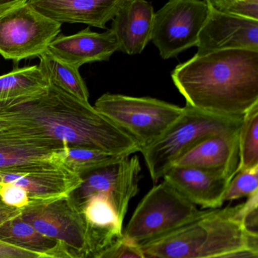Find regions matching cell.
<instances>
[{
	"instance_id": "obj_12",
	"label": "cell",
	"mask_w": 258,
	"mask_h": 258,
	"mask_svg": "<svg viewBox=\"0 0 258 258\" xmlns=\"http://www.w3.org/2000/svg\"><path fill=\"white\" fill-rule=\"evenodd\" d=\"M196 47L198 54L224 49L258 51V20L209 7Z\"/></svg>"
},
{
	"instance_id": "obj_1",
	"label": "cell",
	"mask_w": 258,
	"mask_h": 258,
	"mask_svg": "<svg viewBox=\"0 0 258 258\" xmlns=\"http://www.w3.org/2000/svg\"><path fill=\"white\" fill-rule=\"evenodd\" d=\"M0 119L17 132L65 146L130 156L139 144L95 107L50 84L31 96L0 103Z\"/></svg>"
},
{
	"instance_id": "obj_29",
	"label": "cell",
	"mask_w": 258,
	"mask_h": 258,
	"mask_svg": "<svg viewBox=\"0 0 258 258\" xmlns=\"http://www.w3.org/2000/svg\"><path fill=\"white\" fill-rule=\"evenodd\" d=\"M21 209H15L7 206L0 198V225L12 218L21 215Z\"/></svg>"
},
{
	"instance_id": "obj_7",
	"label": "cell",
	"mask_w": 258,
	"mask_h": 258,
	"mask_svg": "<svg viewBox=\"0 0 258 258\" xmlns=\"http://www.w3.org/2000/svg\"><path fill=\"white\" fill-rule=\"evenodd\" d=\"M62 24L27 3L0 12V55L18 62L39 57L60 33Z\"/></svg>"
},
{
	"instance_id": "obj_9",
	"label": "cell",
	"mask_w": 258,
	"mask_h": 258,
	"mask_svg": "<svg viewBox=\"0 0 258 258\" xmlns=\"http://www.w3.org/2000/svg\"><path fill=\"white\" fill-rule=\"evenodd\" d=\"M209 13V5L202 0H169L154 13L151 41L162 58L197 46Z\"/></svg>"
},
{
	"instance_id": "obj_4",
	"label": "cell",
	"mask_w": 258,
	"mask_h": 258,
	"mask_svg": "<svg viewBox=\"0 0 258 258\" xmlns=\"http://www.w3.org/2000/svg\"><path fill=\"white\" fill-rule=\"evenodd\" d=\"M242 118L221 116L186 104L162 136L140 151L153 181H159L182 156L206 138L239 130Z\"/></svg>"
},
{
	"instance_id": "obj_6",
	"label": "cell",
	"mask_w": 258,
	"mask_h": 258,
	"mask_svg": "<svg viewBox=\"0 0 258 258\" xmlns=\"http://www.w3.org/2000/svg\"><path fill=\"white\" fill-rule=\"evenodd\" d=\"M199 212L195 205L164 180L141 200L123 231V239L142 245L168 234Z\"/></svg>"
},
{
	"instance_id": "obj_20",
	"label": "cell",
	"mask_w": 258,
	"mask_h": 258,
	"mask_svg": "<svg viewBox=\"0 0 258 258\" xmlns=\"http://www.w3.org/2000/svg\"><path fill=\"white\" fill-rule=\"evenodd\" d=\"M0 240L18 248L45 255L64 257L77 254L63 244L41 234L24 221L21 215L0 225Z\"/></svg>"
},
{
	"instance_id": "obj_33",
	"label": "cell",
	"mask_w": 258,
	"mask_h": 258,
	"mask_svg": "<svg viewBox=\"0 0 258 258\" xmlns=\"http://www.w3.org/2000/svg\"><path fill=\"white\" fill-rule=\"evenodd\" d=\"M39 258H83L80 257V256L74 255V254H72V255H68V256H64V257H56V256H50V255H43L41 256Z\"/></svg>"
},
{
	"instance_id": "obj_19",
	"label": "cell",
	"mask_w": 258,
	"mask_h": 258,
	"mask_svg": "<svg viewBox=\"0 0 258 258\" xmlns=\"http://www.w3.org/2000/svg\"><path fill=\"white\" fill-rule=\"evenodd\" d=\"M86 222L91 255L112 245L122 236L123 222L109 200L89 199L81 209Z\"/></svg>"
},
{
	"instance_id": "obj_3",
	"label": "cell",
	"mask_w": 258,
	"mask_h": 258,
	"mask_svg": "<svg viewBox=\"0 0 258 258\" xmlns=\"http://www.w3.org/2000/svg\"><path fill=\"white\" fill-rule=\"evenodd\" d=\"M239 209V205L200 211L193 219L139 248L148 258H215L258 249V236L245 228Z\"/></svg>"
},
{
	"instance_id": "obj_35",
	"label": "cell",
	"mask_w": 258,
	"mask_h": 258,
	"mask_svg": "<svg viewBox=\"0 0 258 258\" xmlns=\"http://www.w3.org/2000/svg\"><path fill=\"white\" fill-rule=\"evenodd\" d=\"M142 258H148V257H142Z\"/></svg>"
},
{
	"instance_id": "obj_17",
	"label": "cell",
	"mask_w": 258,
	"mask_h": 258,
	"mask_svg": "<svg viewBox=\"0 0 258 258\" xmlns=\"http://www.w3.org/2000/svg\"><path fill=\"white\" fill-rule=\"evenodd\" d=\"M154 8L146 0H126L112 19V31L119 51L139 54L152 37Z\"/></svg>"
},
{
	"instance_id": "obj_22",
	"label": "cell",
	"mask_w": 258,
	"mask_h": 258,
	"mask_svg": "<svg viewBox=\"0 0 258 258\" xmlns=\"http://www.w3.org/2000/svg\"><path fill=\"white\" fill-rule=\"evenodd\" d=\"M38 66L42 70L50 84L62 89L84 102H89V92L79 72V68L65 63L48 51L39 57Z\"/></svg>"
},
{
	"instance_id": "obj_30",
	"label": "cell",
	"mask_w": 258,
	"mask_h": 258,
	"mask_svg": "<svg viewBox=\"0 0 258 258\" xmlns=\"http://www.w3.org/2000/svg\"><path fill=\"white\" fill-rule=\"evenodd\" d=\"M209 5V7L213 8L216 10L223 12H230L233 5L236 3V0H204Z\"/></svg>"
},
{
	"instance_id": "obj_5",
	"label": "cell",
	"mask_w": 258,
	"mask_h": 258,
	"mask_svg": "<svg viewBox=\"0 0 258 258\" xmlns=\"http://www.w3.org/2000/svg\"><path fill=\"white\" fill-rule=\"evenodd\" d=\"M94 107L131 136L141 150L159 140L183 110L156 98L109 93L100 97Z\"/></svg>"
},
{
	"instance_id": "obj_14",
	"label": "cell",
	"mask_w": 258,
	"mask_h": 258,
	"mask_svg": "<svg viewBox=\"0 0 258 258\" xmlns=\"http://www.w3.org/2000/svg\"><path fill=\"white\" fill-rule=\"evenodd\" d=\"M239 129L206 138L174 165L198 168L233 179L239 162Z\"/></svg>"
},
{
	"instance_id": "obj_11",
	"label": "cell",
	"mask_w": 258,
	"mask_h": 258,
	"mask_svg": "<svg viewBox=\"0 0 258 258\" xmlns=\"http://www.w3.org/2000/svg\"><path fill=\"white\" fill-rule=\"evenodd\" d=\"M81 182V177L70 171L59 159L38 161L0 170V184L20 186L33 201L67 197Z\"/></svg>"
},
{
	"instance_id": "obj_8",
	"label": "cell",
	"mask_w": 258,
	"mask_h": 258,
	"mask_svg": "<svg viewBox=\"0 0 258 258\" xmlns=\"http://www.w3.org/2000/svg\"><path fill=\"white\" fill-rule=\"evenodd\" d=\"M21 216L35 230L78 254L91 255L86 222L69 196L48 200H30Z\"/></svg>"
},
{
	"instance_id": "obj_23",
	"label": "cell",
	"mask_w": 258,
	"mask_h": 258,
	"mask_svg": "<svg viewBox=\"0 0 258 258\" xmlns=\"http://www.w3.org/2000/svg\"><path fill=\"white\" fill-rule=\"evenodd\" d=\"M125 157L98 149L70 146L64 147L59 154L60 162L80 177Z\"/></svg>"
},
{
	"instance_id": "obj_32",
	"label": "cell",
	"mask_w": 258,
	"mask_h": 258,
	"mask_svg": "<svg viewBox=\"0 0 258 258\" xmlns=\"http://www.w3.org/2000/svg\"><path fill=\"white\" fill-rule=\"evenodd\" d=\"M28 0H0V12L12 6L27 3Z\"/></svg>"
},
{
	"instance_id": "obj_26",
	"label": "cell",
	"mask_w": 258,
	"mask_h": 258,
	"mask_svg": "<svg viewBox=\"0 0 258 258\" xmlns=\"http://www.w3.org/2000/svg\"><path fill=\"white\" fill-rule=\"evenodd\" d=\"M145 257L139 245L127 242L121 236L118 240L94 254L93 258H142Z\"/></svg>"
},
{
	"instance_id": "obj_34",
	"label": "cell",
	"mask_w": 258,
	"mask_h": 258,
	"mask_svg": "<svg viewBox=\"0 0 258 258\" xmlns=\"http://www.w3.org/2000/svg\"><path fill=\"white\" fill-rule=\"evenodd\" d=\"M9 128V124H8L6 121L3 120V119H0V132H1V131L5 130V129H8Z\"/></svg>"
},
{
	"instance_id": "obj_28",
	"label": "cell",
	"mask_w": 258,
	"mask_h": 258,
	"mask_svg": "<svg viewBox=\"0 0 258 258\" xmlns=\"http://www.w3.org/2000/svg\"><path fill=\"white\" fill-rule=\"evenodd\" d=\"M45 254L32 252L0 240V258H39Z\"/></svg>"
},
{
	"instance_id": "obj_16",
	"label": "cell",
	"mask_w": 258,
	"mask_h": 258,
	"mask_svg": "<svg viewBox=\"0 0 258 258\" xmlns=\"http://www.w3.org/2000/svg\"><path fill=\"white\" fill-rule=\"evenodd\" d=\"M126 0H28L37 12L64 24H83L106 29V24Z\"/></svg>"
},
{
	"instance_id": "obj_15",
	"label": "cell",
	"mask_w": 258,
	"mask_h": 258,
	"mask_svg": "<svg viewBox=\"0 0 258 258\" xmlns=\"http://www.w3.org/2000/svg\"><path fill=\"white\" fill-rule=\"evenodd\" d=\"M164 180L192 204L204 209L223 206L227 186L232 179L191 167H171Z\"/></svg>"
},
{
	"instance_id": "obj_21",
	"label": "cell",
	"mask_w": 258,
	"mask_h": 258,
	"mask_svg": "<svg viewBox=\"0 0 258 258\" xmlns=\"http://www.w3.org/2000/svg\"><path fill=\"white\" fill-rule=\"evenodd\" d=\"M49 85L48 78L38 65L17 68L0 76V103L31 96Z\"/></svg>"
},
{
	"instance_id": "obj_13",
	"label": "cell",
	"mask_w": 258,
	"mask_h": 258,
	"mask_svg": "<svg viewBox=\"0 0 258 258\" xmlns=\"http://www.w3.org/2000/svg\"><path fill=\"white\" fill-rule=\"evenodd\" d=\"M46 51L59 60L80 68L85 63L107 61L119 51V46L111 29L95 33L88 27L71 36H57Z\"/></svg>"
},
{
	"instance_id": "obj_31",
	"label": "cell",
	"mask_w": 258,
	"mask_h": 258,
	"mask_svg": "<svg viewBox=\"0 0 258 258\" xmlns=\"http://www.w3.org/2000/svg\"><path fill=\"white\" fill-rule=\"evenodd\" d=\"M215 258H258V249L247 248Z\"/></svg>"
},
{
	"instance_id": "obj_18",
	"label": "cell",
	"mask_w": 258,
	"mask_h": 258,
	"mask_svg": "<svg viewBox=\"0 0 258 258\" xmlns=\"http://www.w3.org/2000/svg\"><path fill=\"white\" fill-rule=\"evenodd\" d=\"M66 146L30 136L9 127L0 132V170L48 159H59Z\"/></svg>"
},
{
	"instance_id": "obj_2",
	"label": "cell",
	"mask_w": 258,
	"mask_h": 258,
	"mask_svg": "<svg viewBox=\"0 0 258 258\" xmlns=\"http://www.w3.org/2000/svg\"><path fill=\"white\" fill-rule=\"evenodd\" d=\"M186 104L242 117L258 104V51L224 49L195 54L171 74Z\"/></svg>"
},
{
	"instance_id": "obj_24",
	"label": "cell",
	"mask_w": 258,
	"mask_h": 258,
	"mask_svg": "<svg viewBox=\"0 0 258 258\" xmlns=\"http://www.w3.org/2000/svg\"><path fill=\"white\" fill-rule=\"evenodd\" d=\"M239 153L236 173L258 166V104L242 118L239 132Z\"/></svg>"
},
{
	"instance_id": "obj_27",
	"label": "cell",
	"mask_w": 258,
	"mask_h": 258,
	"mask_svg": "<svg viewBox=\"0 0 258 258\" xmlns=\"http://www.w3.org/2000/svg\"><path fill=\"white\" fill-rule=\"evenodd\" d=\"M0 198L10 207L22 209L30 203L27 192L20 186L10 183L0 184Z\"/></svg>"
},
{
	"instance_id": "obj_10",
	"label": "cell",
	"mask_w": 258,
	"mask_h": 258,
	"mask_svg": "<svg viewBox=\"0 0 258 258\" xmlns=\"http://www.w3.org/2000/svg\"><path fill=\"white\" fill-rule=\"evenodd\" d=\"M140 172L139 157L127 156L83 174L81 183L70 194V198L81 212L89 199L104 197L124 221L130 200L139 192Z\"/></svg>"
},
{
	"instance_id": "obj_25",
	"label": "cell",
	"mask_w": 258,
	"mask_h": 258,
	"mask_svg": "<svg viewBox=\"0 0 258 258\" xmlns=\"http://www.w3.org/2000/svg\"><path fill=\"white\" fill-rule=\"evenodd\" d=\"M258 192V166L239 171L227 186L224 202L251 197Z\"/></svg>"
}]
</instances>
